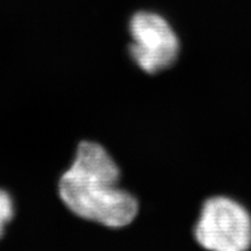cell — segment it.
I'll return each instance as SVG.
<instances>
[{
  "label": "cell",
  "instance_id": "6da1fadb",
  "mask_svg": "<svg viewBox=\"0 0 251 251\" xmlns=\"http://www.w3.org/2000/svg\"><path fill=\"white\" fill-rule=\"evenodd\" d=\"M64 207L76 218L120 231L139 216V201L120 186V170L99 143L82 142L57 185Z\"/></svg>",
  "mask_w": 251,
  "mask_h": 251
},
{
  "label": "cell",
  "instance_id": "3957f363",
  "mask_svg": "<svg viewBox=\"0 0 251 251\" xmlns=\"http://www.w3.org/2000/svg\"><path fill=\"white\" fill-rule=\"evenodd\" d=\"M131 59L146 73L154 74L175 63L180 41L172 25L154 12L135 13L129 23Z\"/></svg>",
  "mask_w": 251,
  "mask_h": 251
},
{
  "label": "cell",
  "instance_id": "7a4b0ae2",
  "mask_svg": "<svg viewBox=\"0 0 251 251\" xmlns=\"http://www.w3.org/2000/svg\"><path fill=\"white\" fill-rule=\"evenodd\" d=\"M193 240L204 251H250L251 213L233 198H208L191 228Z\"/></svg>",
  "mask_w": 251,
  "mask_h": 251
},
{
  "label": "cell",
  "instance_id": "277c9868",
  "mask_svg": "<svg viewBox=\"0 0 251 251\" xmlns=\"http://www.w3.org/2000/svg\"><path fill=\"white\" fill-rule=\"evenodd\" d=\"M14 217V203L6 191L0 189V239L4 236L6 225Z\"/></svg>",
  "mask_w": 251,
  "mask_h": 251
}]
</instances>
